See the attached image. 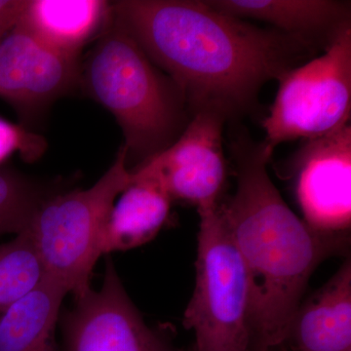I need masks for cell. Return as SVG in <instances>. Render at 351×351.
Segmentation results:
<instances>
[{
    "label": "cell",
    "mask_w": 351,
    "mask_h": 351,
    "mask_svg": "<svg viewBox=\"0 0 351 351\" xmlns=\"http://www.w3.org/2000/svg\"><path fill=\"white\" fill-rule=\"evenodd\" d=\"M132 173L104 228L101 252L127 251L149 243L167 225L172 199L158 182Z\"/></svg>",
    "instance_id": "13"
},
{
    "label": "cell",
    "mask_w": 351,
    "mask_h": 351,
    "mask_svg": "<svg viewBox=\"0 0 351 351\" xmlns=\"http://www.w3.org/2000/svg\"><path fill=\"white\" fill-rule=\"evenodd\" d=\"M276 100L263 122L270 156L282 143L313 140L350 123L351 27L324 54L278 80Z\"/></svg>",
    "instance_id": "6"
},
{
    "label": "cell",
    "mask_w": 351,
    "mask_h": 351,
    "mask_svg": "<svg viewBox=\"0 0 351 351\" xmlns=\"http://www.w3.org/2000/svg\"><path fill=\"white\" fill-rule=\"evenodd\" d=\"M61 351H184L145 322L108 258L103 284L75 298L61 319Z\"/></svg>",
    "instance_id": "8"
},
{
    "label": "cell",
    "mask_w": 351,
    "mask_h": 351,
    "mask_svg": "<svg viewBox=\"0 0 351 351\" xmlns=\"http://www.w3.org/2000/svg\"><path fill=\"white\" fill-rule=\"evenodd\" d=\"M45 278L43 263L27 230L0 244V314Z\"/></svg>",
    "instance_id": "17"
},
{
    "label": "cell",
    "mask_w": 351,
    "mask_h": 351,
    "mask_svg": "<svg viewBox=\"0 0 351 351\" xmlns=\"http://www.w3.org/2000/svg\"><path fill=\"white\" fill-rule=\"evenodd\" d=\"M110 6L101 0H29L18 23L54 49L80 56L103 31Z\"/></svg>",
    "instance_id": "14"
},
{
    "label": "cell",
    "mask_w": 351,
    "mask_h": 351,
    "mask_svg": "<svg viewBox=\"0 0 351 351\" xmlns=\"http://www.w3.org/2000/svg\"><path fill=\"white\" fill-rule=\"evenodd\" d=\"M110 11L181 89L191 114L204 108H219L230 119L248 113L265 83L317 52L202 0H121Z\"/></svg>",
    "instance_id": "1"
},
{
    "label": "cell",
    "mask_w": 351,
    "mask_h": 351,
    "mask_svg": "<svg viewBox=\"0 0 351 351\" xmlns=\"http://www.w3.org/2000/svg\"><path fill=\"white\" fill-rule=\"evenodd\" d=\"M287 343L297 351H351V260L295 311Z\"/></svg>",
    "instance_id": "12"
},
{
    "label": "cell",
    "mask_w": 351,
    "mask_h": 351,
    "mask_svg": "<svg viewBox=\"0 0 351 351\" xmlns=\"http://www.w3.org/2000/svg\"><path fill=\"white\" fill-rule=\"evenodd\" d=\"M228 119L219 108L198 110L169 147L131 172L154 180L171 199L195 205L198 214L214 211L226 186L223 132Z\"/></svg>",
    "instance_id": "7"
},
{
    "label": "cell",
    "mask_w": 351,
    "mask_h": 351,
    "mask_svg": "<svg viewBox=\"0 0 351 351\" xmlns=\"http://www.w3.org/2000/svg\"><path fill=\"white\" fill-rule=\"evenodd\" d=\"M195 288L182 324L191 351H252L250 288L243 261L219 207L199 214Z\"/></svg>",
    "instance_id": "5"
},
{
    "label": "cell",
    "mask_w": 351,
    "mask_h": 351,
    "mask_svg": "<svg viewBox=\"0 0 351 351\" xmlns=\"http://www.w3.org/2000/svg\"><path fill=\"white\" fill-rule=\"evenodd\" d=\"M290 169L304 223L321 234L350 237V123L323 137L304 141Z\"/></svg>",
    "instance_id": "9"
},
{
    "label": "cell",
    "mask_w": 351,
    "mask_h": 351,
    "mask_svg": "<svg viewBox=\"0 0 351 351\" xmlns=\"http://www.w3.org/2000/svg\"><path fill=\"white\" fill-rule=\"evenodd\" d=\"M237 191L219 210L246 269L252 351L287 343L314 270L348 252L350 237L321 234L284 201L267 172L271 156L246 133L233 138Z\"/></svg>",
    "instance_id": "2"
},
{
    "label": "cell",
    "mask_w": 351,
    "mask_h": 351,
    "mask_svg": "<svg viewBox=\"0 0 351 351\" xmlns=\"http://www.w3.org/2000/svg\"><path fill=\"white\" fill-rule=\"evenodd\" d=\"M219 12L267 23L314 50L326 51L351 27L350 2L335 0H209Z\"/></svg>",
    "instance_id": "11"
},
{
    "label": "cell",
    "mask_w": 351,
    "mask_h": 351,
    "mask_svg": "<svg viewBox=\"0 0 351 351\" xmlns=\"http://www.w3.org/2000/svg\"><path fill=\"white\" fill-rule=\"evenodd\" d=\"M99 36L80 63V85L117 119L133 170L169 147L193 114L181 89L152 63L110 6Z\"/></svg>",
    "instance_id": "3"
},
{
    "label": "cell",
    "mask_w": 351,
    "mask_h": 351,
    "mask_svg": "<svg viewBox=\"0 0 351 351\" xmlns=\"http://www.w3.org/2000/svg\"><path fill=\"white\" fill-rule=\"evenodd\" d=\"M66 289L43 282L0 314V351H61L56 329Z\"/></svg>",
    "instance_id": "15"
},
{
    "label": "cell",
    "mask_w": 351,
    "mask_h": 351,
    "mask_svg": "<svg viewBox=\"0 0 351 351\" xmlns=\"http://www.w3.org/2000/svg\"><path fill=\"white\" fill-rule=\"evenodd\" d=\"M29 0H0V43L15 27Z\"/></svg>",
    "instance_id": "19"
},
{
    "label": "cell",
    "mask_w": 351,
    "mask_h": 351,
    "mask_svg": "<svg viewBox=\"0 0 351 351\" xmlns=\"http://www.w3.org/2000/svg\"><path fill=\"white\" fill-rule=\"evenodd\" d=\"M126 151L119 147L107 172L91 188L51 196L29 230L45 276L80 297L91 288L93 269L103 256L104 228L115 200L131 184Z\"/></svg>",
    "instance_id": "4"
},
{
    "label": "cell",
    "mask_w": 351,
    "mask_h": 351,
    "mask_svg": "<svg viewBox=\"0 0 351 351\" xmlns=\"http://www.w3.org/2000/svg\"><path fill=\"white\" fill-rule=\"evenodd\" d=\"M80 56L54 49L20 23L0 43V97L34 120L80 85Z\"/></svg>",
    "instance_id": "10"
},
{
    "label": "cell",
    "mask_w": 351,
    "mask_h": 351,
    "mask_svg": "<svg viewBox=\"0 0 351 351\" xmlns=\"http://www.w3.org/2000/svg\"><path fill=\"white\" fill-rule=\"evenodd\" d=\"M57 193L49 184L0 166V235L29 230L39 208Z\"/></svg>",
    "instance_id": "16"
},
{
    "label": "cell",
    "mask_w": 351,
    "mask_h": 351,
    "mask_svg": "<svg viewBox=\"0 0 351 351\" xmlns=\"http://www.w3.org/2000/svg\"><path fill=\"white\" fill-rule=\"evenodd\" d=\"M44 147L45 143L40 136L0 119V164L15 152H20L25 160H36Z\"/></svg>",
    "instance_id": "18"
}]
</instances>
